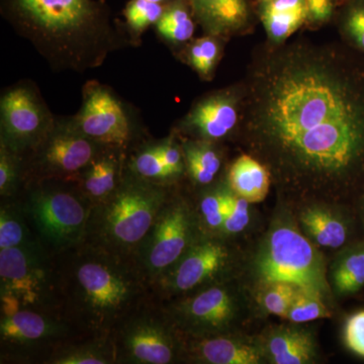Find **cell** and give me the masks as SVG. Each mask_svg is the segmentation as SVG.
<instances>
[{
    "mask_svg": "<svg viewBox=\"0 0 364 364\" xmlns=\"http://www.w3.org/2000/svg\"><path fill=\"white\" fill-rule=\"evenodd\" d=\"M237 142L262 162L280 195L337 202L364 183V60L306 40L261 45L247 73Z\"/></svg>",
    "mask_w": 364,
    "mask_h": 364,
    "instance_id": "1",
    "label": "cell"
},
{
    "mask_svg": "<svg viewBox=\"0 0 364 364\" xmlns=\"http://www.w3.org/2000/svg\"><path fill=\"white\" fill-rule=\"evenodd\" d=\"M0 14L55 72L83 73L132 47L105 0H0Z\"/></svg>",
    "mask_w": 364,
    "mask_h": 364,
    "instance_id": "2",
    "label": "cell"
},
{
    "mask_svg": "<svg viewBox=\"0 0 364 364\" xmlns=\"http://www.w3.org/2000/svg\"><path fill=\"white\" fill-rule=\"evenodd\" d=\"M53 256L60 316L82 336H109L153 294L135 259L86 239Z\"/></svg>",
    "mask_w": 364,
    "mask_h": 364,
    "instance_id": "3",
    "label": "cell"
},
{
    "mask_svg": "<svg viewBox=\"0 0 364 364\" xmlns=\"http://www.w3.org/2000/svg\"><path fill=\"white\" fill-rule=\"evenodd\" d=\"M177 188L144 181L124 168L116 191L92 205L86 240L136 260L160 210Z\"/></svg>",
    "mask_w": 364,
    "mask_h": 364,
    "instance_id": "4",
    "label": "cell"
},
{
    "mask_svg": "<svg viewBox=\"0 0 364 364\" xmlns=\"http://www.w3.org/2000/svg\"><path fill=\"white\" fill-rule=\"evenodd\" d=\"M249 277L257 291L284 282L328 305L332 299L325 258L289 215H282L268 230L249 264Z\"/></svg>",
    "mask_w": 364,
    "mask_h": 364,
    "instance_id": "5",
    "label": "cell"
},
{
    "mask_svg": "<svg viewBox=\"0 0 364 364\" xmlns=\"http://www.w3.org/2000/svg\"><path fill=\"white\" fill-rule=\"evenodd\" d=\"M18 200L28 224L50 252H60L85 240L92 203L77 182H30Z\"/></svg>",
    "mask_w": 364,
    "mask_h": 364,
    "instance_id": "6",
    "label": "cell"
},
{
    "mask_svg": "<svg viewBox=\"0 0 364 364\" xmlns=\"http://www.w3.org/2000/svg\"><path fill=\"white\" fill-rule=\"evenodd\" d=\"M0 299L1 314L30 309L60 316L54 256L42 242L0 249Z\"/></svg>",
    "mask_w": 364,
    "mask_h": 364,
    "instance_id": "7",
    "label": "cell"
},
{
    "mask_svg": "<svg viewBox=\"0 0 364 364\" xmlns=\"http://www.w3.org/2000/svg\"><path fill=\"white\" fill-rule=\"evenodd\" d=\"M116 364H172L183 361V336L154 294L109 335Z\"/></svg>",
    "mask_w": 364,
    "mask_h": 364,
    "instance_id": "8",
    "label": "cell"
},
{
    "mask_svg": "<svg viewBox=\"0 0 364 364\" xmlns=\"http://www.w3.org/2000/svg\"><path fill=\"white\" fill-rule=\"evenodd\" d=\"M82 102L77 114L70 116L83 135L102 148L129 152L149 138L133 105L119 97L111 86L97 79L82 86Z\"/></svg>",
    "mask_w": 364,
    "mask_h": 364,
    "instance_id": "9",
    "label": "cell"
},
{
    "mask_svg": "<svg viewBox=\"0 0 364 364\" xmlns=\"http://www.w3.org/2000/svg\"><path fill=\"white\" fill-rule=\"evenodd\" d=\"M203 235L196 208L177 188L136 253V263L151 287Z\"/></svg>",
    "mask_w": 364,
    "mask_h": 364,
    "instance_id": "10",
    "label": "cell"
},
{
    "mask_svg": "<svg viewBox=\"0 0 364 364\" xmlns=\"http://www.w3.org/2000/svg\"><path fill=\"white\" fill-rule=\"evenodd\" d=\"M162 303L182 336L191 338L235 332L242 314L240 294L226 279Z\"/></svg>",
    "mask_w": 364,
    "mask_h": 364,
    "instance_id": "11",
    "label": "cell"
},
{
    "mask_svg": "<svg viewBox=\"0 0 364 364\" xmlns=\"http://www.w3.org/2000/svg\"><path fill=\"white\" fill-rule=\"evenodd\" d=\"M102 150L74 126L71 117L57 116L44 140L23 157L25 186L49 179L77 181Z\"/></svg>",
    "mask_w": 364,
    "mask_h": 364,
    "instance_id": "12",
    "label": "cell"
},
{
    "mask_svg": "<svg viewBox=\"0 0 364 364\" xmlns=\"http://www.w3.org/2000/svg\"><path fill=\"white\" fill-rule=\"evenodd\" d=\"M56 117L33 80L7 86L0 97V144L25 157L49 134Z\"/></svg>",
    "mask_w": 364,
    "mask_h": 364,
    "instance_id": "13",
    "label": "cell"
},
{
    "mask_svg": "<svg viewBox=\"0 0 364 364\" xmlns=\"http://www.w3.org/2000/svg\"><path fill=\"white\" fill-rule=\"evenodd\" d=\"M246 85L243 79L196 98L172 127L181 138L226 144L237 142L243 124Z\"/></svg>",
    "mask_w": 364,
    "mask_h": 364,
    "instance_id": "14",
    "label": "cell"
},
{
    "mask_svg": "<svg viewBox=\"0 0 364 364\" xmlns=\"http://www.w3.org/2000/svg\"><path fill=\"white\" fill-rule=\"evenodd\" d=\"M233 262V252L224 237L203 235L152 284V293L162 301L193 293L227 279Z\"/></svg>",
    "mask_w": 364,
    "mask_h": 364,
    "instance_id": "15",
    "label": "cell"
},
{
    "mask_svg": "<svg viewBox=\"0 0 364 364\" xmlns=\"http://www.w3.org/2000/svg\"><path fill=\"white\" fill-rule=\"evenodd\" d=\"M80 336L67 321L53 314L30 309L1 314V354L11 359L44 361L60 344Z\"/></svg>",
    "mask_w": 364,
    "mask_h": 364,
    "instance_id": "16",
    "label": "cell"
},
{
    "mask_svg": "<svg viewBox=\"0 0 364 364\" xmlns=\"http://www.w3.org/2000/svg\"><path fill=\"white\" fill-rule=\"evenodd\" d=\"M183 360L203 364H260L265 363L257 339L236 332L191 338L183 337Z\"/></svg>",
    "mask_w": 364,
    "mask_h": 364,
    "instance_id": "17",
    "label": "cell"
},
{
    "mask_svg": "<svg viewBox=\"0 0 364 364\" xmlns=\"http://www.w3.org/2000/svg\"><path fill=\"white\" fill-rule=\"evenodd\" d=\"M198 26L203 33L228 41L248 35L258 18L253 0H188Z\"/></svg>",
    "mask_w": 364,
    "mask_h": 364,
    "instance_id": "18",
    "label": "cell"
},
{
    "mask_svg": "<svg viewBox=\"0 0 364 364\" xmlns=\"http://www.w3.org/2000/svg\"><path fill=\"white\" fill-rule=\"evenodd\" d=\"M265 363L309 364L317 363L318 350L312 330L301 324L274 325L257 338Z\"/></svg>",
    "mask_w": 364,
    "mask_h": 364,
    "instance_id": "19",
    "label": "cell"
},
{
    "mask_svg": "<svg viewBox=\"0 0 364 364\" xmlns=\"http://www.w3.org/2000/svg\"><path fill=\"white\" fill-rule=\"evenodd\" d=\"M179 139L186 159V178L191 186L203 189L224 178L228 167L225 144Z\"/></svg>",
    "mask_w": 364,
    "mask_h": 364,
    "instance_id": "20",
    "label": "cell"
},
{
    "mask_svg": "<svg viewBox=\"0 0 364 364\" xmlns=\"http://www.w3.org/2000/svg\"><path fill=\"white\" fill-rule=\"evenodd\" d=\"M324 202H310L299 215L303 233L318 247L338 249L346 244L350 234L343 215Z\"/></svg>",
    "mask_w": 364,
    "mask_h": 364,
    "instance_id": "21",
    "label": "cell"
},
{
    "mask_svg": "<svg viewBox=\"0 0 364 364\" xmlns=\"http://www.w3.org/2000/svg\"><path fill=\"white\" fill-rule=\"evenodd\" d=\"M255 13L267 35L263 45L275 49L286 45L294 33L305 26L306 0H272L255 7Z\"/></svg>",
    "mask_w": 364,
    "mask_h": 364,
    "instance_id": "22",
    "label": "cell"
},
{
    "mask_svg": "<svg viewBox=\"0 0 364 364\" xmlns=\"http://www.w3.org/2000/svg\"><path fill=\"white\" fill-rule=\"evenodd\" d=\"M128 154L102 148L77 179V184L92 205L112 195L123 178Z\"/></svg>",
    "mask_w": 364,
    "mask_h": 364,
    "instance_id": "23",
    "label": "cell"
},
{
    "mask_svg": "<svg viewBox=\"0 0 364 364\" xmlns=\"http://www.w3.org/2000/svg\"><path fill=\"white\" fill-rule=\"evenodd\" d=\"M226 181L236 195L250 203H256L267 198L272 178L262 162L244 152L228 165Z\"/></svg>",
    "mask_w": 364,
    "mask_h": 364,
    "instance_id": "24",
    "label": "cell"
},
{
    "mask_svg": "<svg viewBox=\"0 0 364 364\" xmlns=\"http://www.w3.org/2000/svg\"><path fill=\"white\" fill-rule=\"evenodd\" d=\"M196 26L188 0H172L165 6L161 18L153 28L160 42L174 56L195 38Z\"/></svg>",
    "mask_w": 364,
    "mask_h": 364,
    "instance_id": "25",
    "label": "cell"
},
{
    "mask_svg": "<svg viewBox=\"0 0 364 364\" xmlns=\"http://www.w3.org/2000/svg\"><path fill=\"white\" fill-rule=\"evenodd\" d=\"M46 364H116L109 336L76 337L53 349Z\"/></svg>",
    "mask_w": 364,
    "mask_h": 364,
    "instance_id": "26",
    "label": "cell"
},
{
    "mask_svg": "<svg viewBox=\"0 0 364 364\" xmlns=\"http://www.w3.org/2000/svg\"><path fill=\"white\" fill-rule=\"evenodd\" d=\"M228 42L219 36L203 33L202 37H195L184 46L174 58L196 72L203 81H212L224 57Z\"/></svg>",
    "mask_w": 364,
    "mask_h": 364,
    "instance_id": "27",
    "label": "cell"
},
{
    "mask_svg": "<svg viewBox=\"0 0 364 364\" xmlns=\"http://www.w3.org/2000/svg\"><path fill=\"white\" fill-rule=\"evenodd\" d=\"M126 168L139 178L153 183L167 186L179 184L162 161L158 140H153L150 136L129 152Z\"/></svg>",
    "mask_w": 364,
    "mask_h": 364,
    "instance_id": "28",
    "label": "cell"
},
{
    "mask_svg": "<svg viewBox=\"0 0 364 364\" xmlns=\"http://www.w3.org/2000/svg\"><path fill=\"white\" fill-rule=\"evenodd\" d=\"M364 287V241L349 246L331 267V287L340 296L358 293Z\"/></svg>",
    "mask_w": 364,
    "mask_h": 364,
    "instance_id": "29",
    "label": "cell"
},
{
    "mask_svg": "<svg viewBox=\"0 0 364 364\" xmlns=\"http://www.w3.org/2000/svg\"><path fill=\"white\" fill-rule=\"evenodd\" d=\"M229 193L226 176L217 183L202 189L196 210L203 234L219 236L226 218Z\"/></svg>",
    "mask_w": 364,
    "mask_h": 364,
    "instance_id": "30",
    "label": "cell"
},
{
    "mask_svg": "<svg viewBox=\"0 0 364 364\" xmlns=\"http://www.w3.org/2000/svg\"><path fill=\"white\" fill-rule=\"evenodd\" d=\"M40 241L28 224L18 198L1 200L0 249L18 247Z\"/></svg>",
    "mask_w": 364,
    "mask_h": 364,
    "instance_id": "31",
    "label": "cell"
},
{
    "mask_svg": "<svg viewBox=\"0 0 364 364\" xmlns=\"http://www.w3.org/2000/svg\"><path fill=\"white\" fill-rule=\"evenodd\" d=\"M165 6L147 1V0H129L124 7V26L132 47L142 45L144 33L154 28L161 18Z\"/></svg>",
    "mask_w": 364,
    "mask_h": 364,
    "instance_id": "32",
    "label": "cell"
},
{
    "mask_svg": "<svg viewBox=\"0 0 364 364\" xmlns=\"http://www.w3.org/2000/svg\"><path fill=\"white\" fill-rule=\"evenodd\" d=\"M334 23L346 47L364 57V0H344Z\"/></svg>",
    "mask_w": 364,
    "mask_h": 364,
    "instance_id": "33",
    "label": "cell"
},
{
    "mask_svg": "<svg viewBox=\"0 0 364 364\" xmlns=\"http://www.w3.org/2000/svg\"><path fill=\"white\" fill-rule=\"evenodd\" d=\"M25 186V158L0 144V196L14 200Z\"/></svg>",
    "mask_w": 364,
    "mask_h": 364,
    "instance_id": "34",
    "label": "cell"
},
{
    "mask_svg": "<svg viewBox=\"0 0 364 364\" xmlns=\"http://www.w3.org/2000/svg\"><path fill=\"white\" fill-rule=\"evenodd\" d=\"M299 291L293 284L274 282L258 289V301L263 311L284 318Z\"/></svg>",
    "mask_w": 364,
    "mask_h": 364,
    "instance_id": "35",
    "label": "cell"
},
{
    "mask_svg": "<svg viewBox=\"0 0 364 364\" xmlns=\"http://www.w3.org/2000/svg\"><path fill=\"white\" fill-rule=\"evenodd\" d=\"M329 317H331V311L328 308V304L318 296L301 289L289 306L284 320L296 324H305Z\"/></svg>",
    "mask_w": 364,
    "mask_h": 364,
    "instance_id": "36",
    "label": "cell"
},
{
    "mask_svg": "<svg viewBox=\"0 0 364 364\" xmlns=\"http://www.w3.org/2000/svg\"><path fill=\"white\" fill-rule=\"evenodd\" d=\"M250 218V203L230 188L226 218L219 236L226 238L242 233L248 227Z\"/></svg>",
    "mask_w": 364,
    "mask_h": 364,
    "instance_id": "37",
    "label": "cell"
},
{
    "mask_svg": "<svg viewBox=\"0 0 364 364\" xmlns=\"http://www.w3.org/2000/svg\"><path fill=\"white\" fill-rule=\"evenodd\" d=\"M158 147L163 163L179 183L186 178V159L181 139L174 132L170 131L168 136L158 140Z\"/></svg>",
    "mask_w": 364,
    "mask_h": 364,
    "instance_id": "38",
    "label": "cell"
},
{
    "mask_svg": "<svg viewBox=\"0 0 364 364\" xmlns=\"http://www.w3.org/2000/svg\"><path fill=\"white\" fill-rule=\"evenodd\" d=\"M343 2L344 0H306V13L304 28L317 31L334 23Z\"/></svg>",
    "mask_w": 364,
    "mask_h": 364,
    "instance_id": "39",
    "label": "cell"
},
{
    "mask_svg": "<svg viewBox=\"0 0 364 364\" xmlns=\"http://www.w3.org/2000/svg\"><path fill=\"white\" fill-rule=\"evenodd\" d=\"M344 340L352 352L364 358V311L354 314L346 321Z\"/></svg>",
    "mask_w": 364,
    "mask_h": 364,
    "instance_id": "40",
    "label": "cell"
},
{
    "mask_svg": "<svg viewBox=\"0 0 364 364\" xmlns=\"http://www.w3.org/2000/svg\"><path fill=\"white\" fill-rule=\"evenodd\" d=\"M270 1H272V0H253L254 7L264 6V4H267Z\"/></svg>",
    "mask_w": 364,
    "mask_h": 364,
    "instance_id": "41",
    "label": "cell"
},
{
    "mask_svg": "<svg viewBox=\"0 0 364 364\" xmlns=\"http://www.w3.org/2000/svg\"><path fill=\"white\" fill-rule=\"evenodd\" d=\"M147 1L162 4V6H166V4H168L170 1H172V0H147Z\"/></svg>",
    "mask_w": 364,
    "mask_h": 364,
    "instance_id": "42",
    "label": "cell"
}]
</instances>
